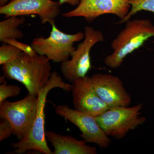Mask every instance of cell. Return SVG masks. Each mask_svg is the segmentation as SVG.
I'll return each instance as SVG.
<instances>
[{
    "label": "cell",
    "mask_w": 154,
    "mask_h": 154,
    "mask_svg": "<svg viewBox=\"0 0 154 154\" xmlns=\"http://www.w3.org/2000/svg\"><path fill=\"white\" fill-rule=\"evenodd\" d=\"M51 25L52 29L50 36L47 38L43 36L35 38L31 45L38 55L45 56L54 63H62L68 60L75 49L74 44L84 39L85 33L67 34L59 30L55 23Z\"/></svg>",
    "instance_id": "5"
},
{
    "label": "cell",
    "mask_w": 154,
    "mask_h": 154,
    "mask_svg": "<svg viewBox=\"0 0 154 154\" xmlns=\"http://www.w3.org/2000/svg\"><path fill=\"white\" fill-rule=\"evenodd\" d=\"M54 88L69 92L72 91V85L64 82L57 72H51L48 84L38 94L37 113L31 129L25 138L11 144L15 154H24L28 151L35 150L43 154H53L48 145L45 137V108L48 94Z\"/></svg>",
    "instance_id": "2"
},
{
    "label": "cell",
    "mask_w": 154,
    "mask_h": 154,
    "mask_svg": "<svg viewBox=\"0 0 154 154\" xmlns=\"http://www.w3.org/2000/svg\"><path fill=\"white\" fill-rule=\"evenodd\" d=\"M131 8L128 0H80L76 8L62 14L66 18L82 17L88 22L107 14H113L123 19Z\"/></svg>",
    "instance_id": "10"
},
{
    "label": "cell",
    "mask_w": 154,
    "mask_h": 154,
    "mask_svg": "<svg viewBox=\"0 0 154 154\" xmlns=\"http://www.w3.org/2000/svg\"><path fill=\"white\" fill-rule=\"evenodd\" d=\"M13 134L11 123L5 118H1L0 122V141L7 139Z\"/></svg>",
    "instance_id": "19"
},
{
    "label": "cell",
    "mask_w": 154,
    "mask_h": 154,
    "mask_svg": "<svg viewBox=\"0 0 154 154\" xmlns=\"http://www.w3.org/2000/svg\"><path fill=\"white\" fill-rule=\"evenodd\" d=\"M72 85L75 110L96 116L109 109L97 94L89 76L75 80Z\"/></svg>",
    "instance_id": "12"
},
{
    "label": "cell",
    "mask_w": 154,
    "mask_h": 154,
    "mask_svg": "<svg viewBox=\"0 0 154 154\" xmlns=\"http://www.w3.org/2000/svg\"><path fill=\"white\" fill-rule=\"evenodd\" d=\"M10 0H0V7L5 5Z\"/></svg>",
    "instance_id": "21"
},
{
    "label": "cell",
    "mask_w": 154,
    "mask_h": 154,
    "mask_svg": "<svg viewBox=\"0 0 154 154\" xmlns=\"http://www.w3.org/2000/svg\"><path fill=\"white\" fill-rule=\"evenodd\" d=\"M2 70L7 79L22 83L28 94L38 97L48 84L51 66L45 56L22 52L13 61L2 65Z\"/></svg>",
    "instance_id": "1"
},
{
    "label": "cell",
    "mask_w": 154,
    "mask_h": 154,
    "mask_svg": "<svg viewBox=\"0 0 154 154\" xmlns=\"http://www.w3.org/2000/svg\"><path fill=\"white\" fill-rule=\"evenodd\" d=\"M45 137L54 149L53 154H96L95 147L87 145L85 140H79L69 135L46 131Z\"/></svg>",
    "instance_id": "13"
},
{
    "label": "cell",
    "mask_w": 154,
    "mask_h": 154,
    "mask_svg": "<svg viewBox=\"0 0 154 154\" xmlns=\"http://www.w3.org/2000/svg\"><path fill=\"white\" fill-rule=\"evenodd\" d=\"M22 88L16 85H8L7 82L2 83L0 85V103L8 98L19 96L21 93Z\"/></svg>",
    "instance_id": "17"
},
{
    "label": "cell",
    "mask_w": 154,
    "mask_h": 154,
    "mask_svg": "<svg viewBox=\"0 0 154 154\" xmlns=\"http://www.w3.org/2000/svg\"><path fill=\"white\" fill-rule=\"evenodd\" d=\"M143 108L142 103L131 107H111L95 117L107 136L122 139L130 131L145 122V117L141 116Z\"/></svg>",
    "instance_id": "4"
},
{
    "label": "cell",
    "mask_w": 154,
    "mask_h": 154,
    "mask_svg": "<svg viewBox=\"0 0 154 154\" xmlns=\"http://www.w3.org/2000/svg\"><path fill=\"white\" fill-rule=\"evenodd\" d=\"M84 40L72 53L70 60L61 64V71L64 78L70 82L87 76L92 68L90 53L92 48L99 42L104 41L102 31L86 26Z\"/></svg>",
    "instance_id": "6"
},
{
    "label": "cell",
    "mask_w": 154,
    "mask_h": 154,
    "mask_svg": "<svg viewBox=\"0 0 154 154\" xmlns=\"http://www.w3.org/2000/svg\"><path fill=\"white\" fill-rule=\"evenodd\" d=\"M22 52V51L11 45L3 44L0 47V65H3L13 61Z\"/></svg>",
    "instance_id": "16"
},
{
    "label": "cell",
    "mask_w": 154,
    "mask_h": 154,
    "mask_svg": "<svg viewBox=\"0 0 154 154\" xmlns=\"http://www.w3.org/2000/svg\"><path fill=\"white\" fill-rule=\"evenodd\" d=\"M59 3L60 5L64 4L67 3L72 6L78 5L79 4L80 0H59Z\"/></svg>",
    "instance_id": "20"
},
{
    "label": "cell",
    "mask_w": 154,
    "mask_h": 154,
    "mask_svg": "<svg viewBox=\"0 0 154 154\" xmlns=\"http://www.w3.org/2000/svg\"><path fill=\"white\" fill-rule=\"evenodd\" d=\"M125 23L124 29L111 42L113 53L105 57V65L110 68L119 67L128 55L154 37V26L148 19H130Z\"/></svg>",
    "instance_id": "3"
},
{
    "label": "cell",
    "mask_w": 154,
    "mask_h": 154,
    "mask_svg": "<svg viewBox=\"0 0 154 154\" xmlns=\"http://www.w3.org/2000/svg\"><path fill=\"white\" fill-rule=\"evenodd\" d=\"M59 2L52 0H11L0 7V14L8 18L13 16L37 15L42 24L55 23L60 13Z\"/></svg>",
    "instance_id": "9"
},
{
    "label": "cell",
    "mask_w": 154,
    "mask_h": 154,
    "mask_svg": "<svg viewBox=\"0 0 154 154\" xmlns=\"http://www.w3.org/2000/svg\"><path fill=\"white\" fill-rule=\"evenodd\" d=\"M90 77L97 94L109 108L129 106L131 96L119 77L101 73L94 74Z\"/></svg>",
    "instance_id": "11"
},
{
    "label": "cell",
    "mask_w": 154,
    "mask_h": 154,
    "mask_svg": "<svg viewBox=\"0 0 154 154\" xmlns=\"http://www.w3.org/2000/svg\"><path fill=\"white\" fill-rule=\"evenodd\" d=\"M3 43L11 45L19 48L20 50L22 51V52L29 55H34L37 54L31 45H29L20 42L16 39L11 38V39H6L3 42Z\"/></svg>",
    "instance_id": "18"
},
{
    "label": "cell",
    "mask_w": 154,
    "mask_h": 154,
    "mask_svg": "<svg viewBox=\"0 0 154 154\" xmlns=\"http://www.w3.org/2000/svg\"><path fill=\"white\" fill-rule=\"evenodd\" d=\"M25 19L23 16H13L6 18L0 22V41L6 39H21L24 36L19 26L24 24Z\"/></svg>",
    "instance_id": "14"
},
{
    "label": "cell",
    "mask_w": 154,
    "mask_h": 154,
    "mask_svg": "<svg viewBox=\"0 0 154 154\" xmlns=\"http://www.w3.org/2000/svg\"><path fill=\"white\" fill-rule=\"evenodd\" d=\"M38 97L28 94L24 99L0 103V117L8 119L13 128V134L19 140L25 138L34 122L38 108Z\"/></svg>",
    "instance_id": "7"
},
{
    "label": "cell",
    "mask_w": 154,
    "mask_h": 154,
    "mask_svg": "<svg viewBox=\"0 0 154 154\" xmlns=\"http://www.w3.org/2000/svg\"><path fill=\"white\" fill-rule=\"evenodd\" d=\"M57 115L69 120L79 128L81 137L87 143L98 145L101 147L107 148L111 140L99 126L94 116L70 108L67 105L55 106Z\"/></svg>",
    "instance_id": "8"
},
{
    "label": "cell",
    "mask_w": 154,
    "mask_h": 154,
    "mask_svg": "<svg viewBox=\"0 0 154 154\" xmlns=\"http://www.w3.org/2000/svg\"><path fill=\"white\" fill-rule=\"evenodd\" d=\"M131 6L129 13L117 24L125 23L138 12L142 11H150L154 13V0H128Z\"/></svg>",
    "instance_id": "15"
}]
</instances>
